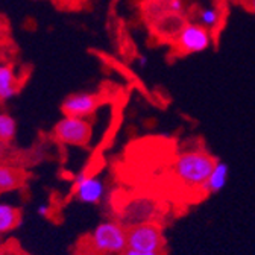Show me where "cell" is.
<instances>
[{
  "label": "cell",
  "instance_id": "d6986e66",
  "mask_svg": "<svg viewBox=\"0 0 255 255\" xmlns=\"http://www.w3.org/2000/svg\"><path fill=\"white\" fill-rule=\"evenodd\" d=\"M243 8H245L248 12H251L252 15H255V0H248V2L243 5Z\"/></svg>",
  "mask_w": 255,
  "mask_h": 255
},
{
  "label": "cell",
  "instance_id": "52a82bcc",
  "mask_svg": "<svg viewBox=\"0 0 255 255\" xmlns=\"http://www.w3.org/2000/svg\"><path fill=\"white\" fill-rule=\"evenodd\" d=\"M193 15H195V21L201 23L202 26H205L213 35V41H214V49H217L219 46V40L223 29L227 27L228 23V12H230V6L228 5H219V3H211L210 6H201L196 5L193 8Z\"/></svg>",
  "mask_w": 255,
  "mask_h": 255
},
{
  "label": "cell",
  "instance_id": "5b68a950",
  "mask_svg": "<svg viewBox=\"0 0 255 255\" xmlns=\"http://www.w3.org/2000/svg\"><path fill=\"white\" fill-rule=\"evenodd\" d=\"M126 246L138 251H169L163 222H144L126 228Z\"/></svg>",
  "mask_w": 255,
  "mask_h": 255
},
{
  "label": "cell",
  "instance_id": "44dd1931",
  "mask_svg": "<svg viewBox=\"0 0 255 255\" xmlns=\"http://www.w3.org/2000/svg\"><path fill=\"white\" fill-rule=\"evenodd\" d=\"M231 2H234V3H239V5H242V6H243V5L248 2V0H231Z\"/></svg>",
  "mask_w": 255,
  "mask_h": 255
},
{
  "label": "cell",
  "instance_id": "7c38bea8",
  "mask_svg": "<svg viewBox=\"0 0 255 255\" xmlns=\"http://www.w3.org/2000/svg\"><path fill=\"white\" fill-rule=\"evenodd\" d=\"M228 173H230L228 164L222 163V161H219V159H217V163L213 167V170H211V173H210V176L207 179V184H205V193H207V196L219 193V191L227 185Z\"/></svg>",
  "mask_w": 255,
  "mask_h": 255
},
{
  "label": "cell",
  "instance_id": "ba28073f",
  "mask_svg": "<svg viewBox=\"0 0 255 255\" xmlns=\"http://www.w3.org/2000/svg\"><path fill=\"white\" fill-rule=\"evenodd\" d=\"M107 101V96L102 93H73L64 99L61 105V111L64 116H73V117H91L98 108Z\"/></svg>",
  "mask_w": 255,
  "mask_h": 255
},
{
  "label": "cell",
  "instance_id": "9c48e42d",
  "mask_svg": "<svg viewBox=\"0 0 255 255\" xmlns=\"http://www.w3.org/2000/svg\"><path fill=\"white\" fill-rule=\"evenodd\" d=\"M140 12L146 26H150L152 23L167 15L185 12V6L182 0H143L140 5Z\"/></svg>",
  "mask_w": 255,
  "mask_h": 255
},
{
  "label": "cell",
  "instance_id": "8fae6325",
  "mask_svg": "<svg viewBox=\"0 0 255 255\" xmlns=\"http://www.w3.org/2000/svg\"><path fill=\"white\" fill-rule=\"evenodd\" d=\"M21 82L15 69L9 62H0V104H3L18 94Z\"/></svg>",
  "mask_w": 255,
  "mask_h": 255
},
{
  "label": "cell",
  "instance_id": "e0dca14e",
  "mask_svg": "<svg viewBox=\"0 0 255 255\" xmlns=\"http://www.w3.org/2000/svg\"><path fill=\"white\" fill-rule=\"evenodd\" d=\"M119 255H169V251H158V252H149V251H138L132 248H125Z\"/></svg>",
  "mask_w": 255,
  "mask_h": 255
},
{
  "label": "cell",
  "instance_id": "7a4b0ae2",
  "mask_svg": "<svg viewBox=\"0 0 255 255\" xmlns=\"http://www.w3.org/2000/svg\"><path fill=\"white\" fill-rule=\"evenodd\" d=\"M170 202L150 190H138L120 199L117 219L126 228L144 222H163L170 211Z\"/></svg>",
  "mask_w": 255,
  "mask_h": 255
},
{
  "label": "cell",
  "instance_id": "7402d4cb",
  "mask_svg": "<svg viewBox=\"0 0 255 255\" xmlns=\"http://www.w3.org/2000/svg\"><path fill=\"white\" fill-rule=\"evenodd\" d=\"M0 193H2V191H0Z\"/></svg>",
  "mask_w": 255,
  "mask_h": 255
},
{
  "label": "cell",
  "instance_id": "5bb4252c",
  "mask_svg": "<svg viewBox=\"0 0 255 255\" xmlns=\"http://www.w3.org/2000/svg\"><path fill=\"white\" fill-rule=\"evenodd\" d=\"M23 173L11 166L0 164V191H11L21 185Z\"/></svg>",
  "mask_w": 255,
  "mask_h": 255
},
{
  "label": "cell",
  "instance_id": "6da1fadb",
  "mask_svg": "<svg viewBox=\"0 0 255 255\" xmlns=\"http://www.w3.org/2000/svg\"><path fill=\"white\" fill-rule=\"evenodd\" d=\"M214 156L207 147L198 144L193 140L191 146L182 147V150H175L170 158V184H173V195L181 198L185 195L190 202H199L207 196L205 184L217 163Z\"/></svg>",
  "mask_w": 255,
  "mask_h": 255
},
{
  "label": "cell",
  "instance_id": "8992f818",
  "mask_svg": "<svg viewBox=\"0 0 255 255\" xmlns=\"http://www.w3.org/2000/svg\"><path fill=\"white\" fill-rule=\"evenodd\" d=\"M53 137L69 146H87L93 137V125L87 117L64 116L53 128Z\"/></svg>",
  "mask_w": 255,
  "mask_h": 255
},
{
  "label": "cell",
  "instance_id": "277c9868",
  "mask_svg": "<svg viewBox=\"0 0 255 255\" xmlns=\"http://www.w3.org/2000/svg\"><path fill=\"white\" fill-rule=\"evenodd\" d=\"M214 47L211 32L198 21L188 20L178 37L170 44V55L175 59L185 58L195 53H202L210 47Z\"/></svg>",
  "mask_w": 255,
  "mask_h": 255
},
{
  "label": "cell",
  "instance_id": "ac0fdd59",
  "mask_svg": "<svg viewBox=\"0 0 255 255\" xmlns=\"http://www.w3.org/2000/svg\"><path fill=\"white\" fill-rule=\"evenodd\" d=\"M50 211H52V207H50L49 204H43V205H40V208H38V214H40L41 217H49V216H50Z\"/></svg>",
  "mask_w": 255,
  "mask_h": 255
},
{
  "label": "cell",
  "instance_id": "3957f363",
  "mask_svg": "<svg viewBox=\"0 0 255 255\" xmlns=\"http://www.w3.org/2000/svg\"><path fill=\"white\" fill-rule=\"evenodd\" d=\"M93 254L119 255L126 248V227L119 220L102 222L85 239Z\"/></svg>",
  "mask_w": 255,
  "mask_h": 255
},
{
  "label": "cell",
  "instance_id": "9a60e30c",
  "mask_svg": "<svg viewBox=\"0 0 255 255\" xmlns=\"http://www.w3.org/2000/svg\"><path fill=\"white\" fill-rule=\"evenodd\" d=\"M17 134V122L12 116L8 113L0 111V141L2 143H9L14 140Z\"/></svg>",
  "mask_w": 255,
  "mask_h": 255
},
{
  "label": "cell",
  "instance_id": "2e32d148",
  "mask_svg": "<svg viewBox=\"0 0 255 255\" xmlns=\"http://www.w3.org/2000/svg\"><path fill=\"white\" fill-rule=\"evenodd\" d=\"M0 255H29V254L23 251L15 240H9L0 246Z\"/></svg>",
  "mask_w": 255,
  "mask_h": 255
},
{
  "label": "cell",
  "instance_id": "4fadbf2b",
  "mask_svg": "<svg viewBox=\"0 0 255 255\" xmlns=\"http://www.w3.org/2000/svg\"><path fill=\"white\" fill-rule=\"evenodd\" d=\"M21 223V211L9 204H0V234L15 230Z\"/></svg>",
  "mask_w": 255,
  "mask_h": 255
},
{
  "label": "cell",
  "instance_id": "30bf717a",
  "mask_svg": "<svg viewBox=\"0 0 255 255\" xmlns=\"http://www.w3.org/2000/svg\"><path fill=\"white\" fill-rule=\"evenodd\" d=\"M73 195L78 201L85 204H99L105 195V185L104 181L94 175L82 173L73 188Z\"/></svg>",
  "mask_w": 255,
  "mask_h": 255
},
{
  "label": "cell",
  "instance_id": "ffe728a7",
  "mask_svg": "<svg viewBox=\"0 0 255 255\" xmlns=\"http://www.w3.org/2000/svg\"><path fill=\"white\" fill-rule=\"evenodd\" d=\"M214 3H219V5H230L231 0H213Z\"/></svg>",
  "mask_w": 255,
  "mask_h": 255
}]
</instances>
